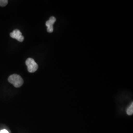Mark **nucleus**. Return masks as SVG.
<instances>
[{"mask_svg":"<svg viewBox=\"0 0 133 133\" xmlns=\"http://www.w3.org/2000/svg\"><path fill=\"white\" fill-rule=\"evenodd\" d=\"M8 81L16 88L21 87L24 83V81L22 78L16 74H14L10 76L8 78Z\"/></svg>","mask_w":133,"mask_h":133,"instance_id":"nucleus-1","label":"nucleus"},{"mask_svg":"<svg viewBox=\"0 0 133 133\" xmlns=\"http://www.w3.org/2000/svg\"><path fill=\"white\" fill-rule=\"evenodd\" d=\"M26 65L27 66L28 71L31 73H33L37 71L38 69V64L33 58H28L26 61Z\"/></svg>","mask_w":133,"mask_h":133,"instance_id":"nucleus-2","label":"nucleus"},{"mask_svg":"<svg viewBox=\"0 0 133 133\" xmlns=\"http://www.w3.org/2000/svg\"><path fill=\"white\" fill-rule=\"evenodd\" d=\"M10 36L12 38L17 39L20 42H22L24 41V37L22 35L21 32L18 29H15L14 31L10 34Z\"/></svg>","mask_w":133,"mask_h":133,"instance_id":"nucleus-3","label":"nucleus"},{"mask_svg":"<svg viewBox=\"0 0 133 133\" xmlns=\"http://www.w3.org/2000/svg\"><path fill=\"white\" fill-rule=\"evenodd\" d=\"M56 19L55 17L52 16L50 18L49 20L46 21L45 25L46 27H48L47 29V31L48 33H52L53 31V24L55 22Z\"/></svg>","mask_w":133,"mask_h":133,"instance_id":"nucleus-4","label":"nucleus"},{"mask_svg":"<svg viewBox=\"0 0 133 133\" xmlns=\"http://www.w3.org/2000/svg\"><path fill=\"white\" fill-rule=\"evenodd\" d=\"M127 114L129 115H132L133 114V103H132L127 109Z\"/></svg>","mask_w":133,"mask_h":133,"instance_id":"nucleus-5","label":"nucleus"},{"mask_svg":"<svg viewBox=\"0 0 133 133\" xmlns=\"http://www.w3.org/2000/svg\"><path fill=\"white\" fill-rule=\"evenodd\" d=\"M8 3V1L7 0H0V6H5Z\"/></svg>","mask_w":133,"mask_h":133,"instance_id":"nucleus-6","label":"nucleus"},{"mask_svg":"<svg viewBox=\"0 0 133 133\" xmlns=\"http://www.w3.org/2000/svg\"><path fill=\"white\" fill-rule=\"evenodd\" d=\"M0 133H9V132L7 131V130H1V131H0Z\"/></svg>","mask_w":133,"mask_h":133,"instance_id":"nucleus-7","label":"nucleus"}]
</instances>
